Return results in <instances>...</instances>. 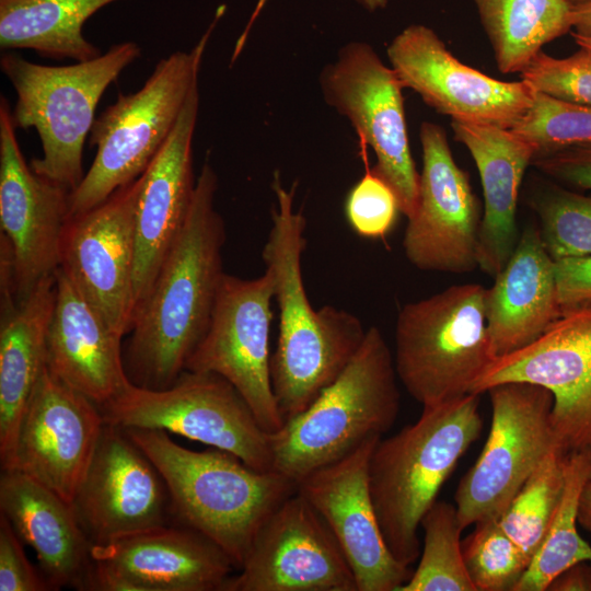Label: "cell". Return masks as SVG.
<instances>
[{
  "label": "cell",
  "instance_id": "6da1fadb",
  "mask_svg": "<svg viewBox=\"0 0 591 591\" xmlns=\"http://www.w3.org/2000/svg\"><path fill=\"white\" fill-rule=\"evenodd\" d=\"M218 176L205 162L183 229L137 308L124 358L135 385L170 386L204 337L225 275V224L215 206Z\"/></svg>",
  "mask_w": 591,
  "mask_h": 591
},
{
  "label": "cell",
  "instance_id": "7a4b0ae2",
  "mask_svg": "<svg viewBox=\"0 0 591 591\" xmlns=\"http://www.w3.org/2000/svg\"><path fill=\"white\" fill-rule=\"evenodd\" d=\"M275 205L262 258L274 283L279 335L270 358L274 394L285 421L305 409L346 368L367 329L352 313L333 305L315 310L302 275L306 219L296 209L297 183L285 187L278 171Z\"/></svg>",
  "mask_w": 591,
  "mask_h": 591
},
{
  "label": "cell",
  "instance_id": "3957f363",
  "mask_svg": "<svg viewBox=\"0 0 591 591\" xmlns=\"http://www.w3.org/2000/svg\"><path fill=\"white\" fill-rule=\"evenodd\" d=\"M125 430L162 474L173 522L210 538L237 570L262 524L298 490L285 475L254 470L227 451L189 450L164 430Z\"/></svg>",
  "mask_w": 591,
  "mask_h": 591
},
{
  "label": "cell",
  "instance_id": "277c9868",
  "mask_svg": "<svg viewBox=\"0 0 591 591\" xmlns=\"http://www.w3.org/2000/svg\"><path fill=\"white\" fill-rule=\"evenodd\" d=\"M479 395L424 406L414 424L381 438L372 452L369 482L378 520L390 552L407 567L420 555L424 514L483 431Z\"/></svg>",
  "mask_w": 591,
  "mask_h": 591
},
{
  "label": "cell",
  "instance_id": "5b68a950",
  "mask_svg": "<svg viewBox=\"0 0 591 591\" xmlns=\"http://www.w3.org/2000/svg\"><path fill=\"white\" fill-rule=\"evenodd\" d=\"M394 358L371 326L340 374L301 413L269 433L273 471L299 484L394 425L399 391Z\"/></svg>",
  "mask_w": 591,
  "mask_h": 591
},
{
  "label": "cell",
  "instance_id": "8992f818",
  "mask_svg": "<svg viewBox=\"0 0 591 591\" xmlns=\"http://www.w3.org/2000/svg\"><path fill=\"white\" fill-rule=\"evenodd\" d=\"M140 56L134 42L113 45L105 54L68 66H45L16 54L1 56L0 68L14 88L16 128H35L43 157L32 170L73 192L84 177L83 147L105 90Z\"/></svg>",
  "mask_w": 591,
  "mask_h": 591
},
{
  "label": "cell",
  "instance_id": "52a82bcc",
  "mask_svg": "<svg viewBox=\"0 0 591 591\" xmlns=\"http://www.w3.org/2000/svg\"><path fill=\"white\" fill-rule=\"evenodd\" d=\"M224 10V5L217 10L189 51H175L161 59L140 90L119 93L116 102L95 118L90 143L96 147V154L80 185L71 192L70 218L99 206L147 170L198 82L202 56Z\"/></svg>",
  "mask_w": 591,
  "mask_h": 591
},
{
  "label": "cell",
  "instance_id": "ba28073f",
  "mask_svg": "<svg viewBox=\"0 0 591 591\" xmlns=\"http://www.w3.org/2000/svg\"><path fill=\"white\" fill-rule=\"evenodd\" d=\"M486 288L454 285L405 304L395 326L394 363L424 406L460 398L496 359L486 323Z\"/></svg>",
  "mask_w": 591,
  "mask_h": 591
},
{
  "label": "cell",
  "instance_id": "9c48e42d",
  "mask_svg": "<svg viewBox=\"0 0 591 591\" xmlns=\"http://www.w3.org/2000/svg\"><path fill=\"white\" fill-rule=\"evenodd\" d=\"M99 407L107 424L164 430L232 453L254 470L273 471L269 433L245 398L219 374L184 370L161 390L129 382Z\"/></svg>",
  "mask_w": 591,
  "mask_h": 591
},
{
  "label": "cell",
  "instance_id": "30bf717a",
  "mask_svg": "<svg viewBox=\"0 0 591 591\" xmlns=\"http://www.w3.org/2000/svg\"><path fill=\"white\" fill-rule=\"evenodd\" d=\"M491 426L474 465L454 495L463 529L499 519L546 454L557 445L551 426L553 394L529 382H505L486 391Z\"/></svg>",
  "mask_w": 591,
  "mask_h": 591
},
{
  "label": "cell",
  "instance_id": "8fae6325",
  "mask_svg": "<svg viewBox=\"0 0 591 591\" xmlns=\"http://www.w3.org/2000/svg\"><path fill=\"white\" fill-rule=\"evenodd\" d=\"M320 88L324 101L349 120L359 144L373 150L372 170L393 188L401 212L412 217L419 173L408 140L404 88L394 70L369 44L350 42L322 69Z\"/></svg>",
  "mask_w": 591,
  "mask_h": 591
},
{
  "label": "cell",
  "instance_id": "7c38bea8",
  "mask_svg": "<svg viewBox=\"0 0 591 591\" xmlns=\"http://www.w3.org/2000/svg\"><path fill=\"white\" fill-rule=\"evenodd\" d=\"M273 300L274 283L267 270L253 279L225 274L208 328L185 367L228 380L268 433L285 424L270 374Z\"/></svg>",
  "mask_w": 591,
  "mask_h": 591
},
{
  "label": "cell",
  "instance_id": "4fadbf2b",
  "mask_svg": "<svg viewBox=\"0 0 591 591\" xmlns=\"http://www.w3.org/2000/svg\"><path fill=\"white\" fill-rule=\"evenodd\" d=\"M8 100L0 101L1 252L11 268L10 298L27 294L60 265L71 192L36 174L19 146Z\"/></svg>",
  "mask_w": 591,
  "mask_h": 591
},
{
  "label": "cell",
  "instance_id": "5bb4252c",
  "mask_svg": "<svg viewBox=\"0 0 591 591\" xmlns=\"http://www.w3.org/2000/svg\"><path fill=\"white\" fill-rule=\"evenodd\" d=\"M514 381L553 394L551 426L564 453L591 452V306L561 313L535 341L495 359L471 393Z\"/></svg>",
  "mask_w": 591,
  "mask_h": 591
},
{
  "label": "cell",
  "instance_id": "9a60e30c",
  "mask_svg": "<svg viewBox=\"0 0 591 591\" xmlns=\"http://www.w3.org/2000/svg\"><path fill=\"white\" fill-rule=\"evenodd\" d=\"M422 169L417 204L408 218L403 248L420 270L465 274L478 267L482 222L479 202L468 175L452 157L443 128L420 126Z\"/></svg>",
  "mask_w": 591,
  "mask_h": 591
},
{
  "label": "cell",
  "instance_id": "2e32d148",
  "mask_svg": "<svg viewBox=\"0 0 591 591\" xmlns=\"http://www.w3.org/2000/svg\"><path fill=\"white\" fill-rule=\"evenodd\" d=\"M386 54L402 86L452 120L511 129L534 101L536 92L528 82L497 80L461 62L422 24L404 28Z\"/></svg>",
  "mask_w": 591,
  "mask_h": 591
},
{
  "label": "cell",
  "instance_id": "e0dca14e",
  "mask_svg": "<svg viewBox=\"0 0 591 591\" xmlns=\"http://www.w3.org/2000/svg\"><path fill=\"white\" fill-rule=\"evenodd\" d=\"M70 505L93 545L173 523L162 474L125 429L107 422Z\"/></svg>",
  "mask_w": 591,
  "mask_h": 591
},
{
  "label": "cell",
  "instance_id": "ac0fdd59",
  "mask_svg": "<svg viewBox=\"0 0 591 591\" xmlns=\"http://www.w3.org/2000/svg\"><path fill=\"white\" fill-rule=\"evenodd\" d=\"M139 178L69 218L59 268L107 326L125 336L135 314L136 205Z\"/></svg>",
  "mask_w": 591,
  "mask_h": 591
},
{
  "label": "cell",
  "instance_id": "d6986e66",
  "mask_svg": "<svg viewBox=\"0 0 591 591\" xmlns=\"http://www.w3.org/2000/svg\"><path fill=\"white\" fill-rule=\"evenodd\" d=\"M239 571L223 591H357L336 538L298 490L262 524Z\"/></svg>",
  "mask_w": 591,
  "mask_h": 591
},
{
  "label": "cell",
  "instance_id": "ffe728a7",
  "mask_svg": "<svg viewBox=\"0 0 591 591\" xmlns=\"http://www.w3.org/2000/svg\"><path fill=\"white\" fill-rule=\"evenodd\" d=\"M91 591H223L236 569L215 542L171 523L93 545Z\"/></svg>",
  "mask_w": 591,
  "mask_h": 591
},
{
  "label": "cell",
  "instance_id": "44dd1931",
  "mask_svg": "<svg viewBox=\"0 0 591 591\" xmlns=\"http://www.w3.org/2000/svg\"><path fill=\"white\" fill-rule=\"evenodd\" d=\"M381 438L369 439L298 484V491L336 538L355 576L357 591H398L413 572L390 552L370 491V459Z\"/></svg>",
  "mask_w": 591,
  "mask_h": 591
},
{
  "label": "cell",
  "instance_id": "7402d4cb",
  "mask_svg": "<svg viewBox=\"0 0 591 591\" xmlns=\"http://www.w3.org/2000/svg\"><path fill=\"white\" fill-rule=\"evenodd\" d=\"M105 420L97 404L45 367L21 419L13 467L71 502Z\"/></svg>",
  "mask_w": 591,
  "mask_h": 591
},
{
  "label": "cell",
  "instance_id": "603a6c76",
  "mask_svg": "<svg viewBox=\"0 0 591 591\" xmlns=\"http://www.w3.org/2000/svg\"><path fill=\"white\" fill-rule=\"evenodd\" d=\"M199 112L196 82L167 140L139 177L136 205L135 312L187 219L195 193L193 139ZM135 315V314H134Z\"/></svg>",
  "mask_w": 591,
  "mask_h": 591
},
{
  "label": "cell",
  "instance_id": "cb8c5ba5",
  "mask_svg": "<svg viewBox=\"0 0 591 591\" xmlns=\"http://www.w3.org/2000/svg\"><path fill=\"white\" fill-rule=\"evenodd\" d=\"M0 513L35 552L50 590L91 591L93 544L68 501L18 470H1Z\"/></svg>",
  "mask_w": 591,
  "mask_h": 591
},
{
  "label": "cell",
  "instance_id": "d4e9b609",
  "mask_svg": "<svg viewBox=\"0 0 591 591\" xmlns=\"http://www.w3.org/2000/svg\"><path fill=\"white\" fill-rule=\"evenodd\" d=\"M55 277L46 367L61 382L101 406L130 382L121 354L123 337L107 326L59 267Z\"/></svg>",
  "mask_w": 591,
  "mask_h": 591
},
{
  "label": "cell",
  "instance_id": "484cf974",
  "mask_svg": "<svg viewBox=\"0 0 591 591\" xmlns=\"http://www.w3.org/2000/svg\"><path fill=\"white\" fill-rule=\"evenodd\" d=\"M454 138L470 151L478 170L484 212L478 236V267L496 276L520 239L517 224L519 189L537 152L512 129L494 125L451 121Z\"/></svg>",
  "mask_w": 591,
  "mask_h": 591
},
{
  "label": "cell",
  "instance_id": "4316f807",
  "mask_svg": "<svg viewBox=\"0 0 591 591\" xmlns=\"http://www.w3.org/2000/svg\"><path fill=\"white\" fill-rule=\"evenodd\" d=\"M486 289L487 331L497 358L533 341L560 316L554 259L545 250L538 228L529 227L505 267Z\"/></svg>",
  "mask_w": 591,
  "mask_h": 591
},
{
  "label": "cell",
  "instance_id": "83f0119b",
  "mask_svg": "<svg viewBox=\"0 0 591 591\" xmlns=\"http://www.w3.org/2000/svg\"><path fill=\"white\" fill-rule=\"evenodd\" d=\"M55 274L27 294L1 302L0 462L13 467L19 426L46 367V338L55 305Z\"/></svg>",
  "mask_w": 591,
  "mask_h": 591
},
{
  "label": "cell",
  "instance_id": "f1b7e54d",
  "mask_svg": "<svg viewBox=\"0 0 591 591\" xmlns=\"http://www.w3.org/2000/svg\"><path fill=\"white\" fill-rule=\"evenodd\" d=\"M117 0H0V47L56 59L101 55L82 33L86 20Z\"/></svg>",
  "mask_w": 591,
  "mask_h": 591
},
{
  "label": "cell",
  "instance_id": "f546056e",
  "mask_svg": "<svg viewBox=\"0 0 591 591\" xmlns=\"http://www.w3.org/2000/svg\"><path fill=\"white\" fill-rule=\"evenodd\" d=\"M472 1L503 73H521L544 45L571 30L567 0Z\"/></svg>",
  "mask_w": 591,
  "mask_h": 591
},
{
  "label": "cell",
  "instance_id": "4dcf8cb0",
  "mask_svg": "<svg viewBox=\"0 0 591 591\" xmlns=\"http://www.w3.org/2000/svg\"><path fill=\"white\" fill-rule=\"evenodd\" d=\"M591 480V452L567 456L564 491L546 535L513 591H545L571 567L591 561V545L578 533L582 490Z\"/></svg>",
  "mask_w": 591,
  "mask_h": 591
},
{
  "label": "cell",
  "instance_id": "1f68e13d",
  "mask_svg": "<svg viewBox=\"0 0 591 591\" xmlns=\"http://www.w3.org/2000/svg\"><path fill=\"white\" fill-rule=\"evenodd\" d=\"M424 546L419 564L398 591H476L462 555L456 507L441 500L424 514Z\"/></svg>",
  "mask_w": 591,
  "mask_h": 591
},
{
  "label": "cell",
  "instance_id": "d6a6232c",
  "mask_svg": "<svg viewBox=\"0 0 591 591\" xmlns=\"http://www.w3.org/2000/svg\"><path fill=\"white\" fill-rule=\"evenodd\" d=\"M567 456L555 445L498 519L502 530L530 561L538 551L561 498Z\"/></svg>",
  "mask_w": 591,
  "mask_h": 591
},
{
  "label": "cell",
  "instance_id": "836d02e7",
  "mask_svg": "<svg viewBox=\"0 0 591 591\" xmlns=\"http://www.w3.org/2000/svg\"><path fill=\"white\" fill-rule=\"evenodd\" d=\"M461 546L466 571L476 591H513L530 564L498 519L475 523Z\"/></svg>",
  "mask_w": 591,
  "mask_h": 591
},
{
  "label": "cell",
  "instance_id": "e575fe53",
  "mask_svg": "<svg viewBox=\"0 0 591 591\" xmlns=\"http://www.w3.org/2000/svg\"><path fill=\"white\" fill-rule=\"evenodd\" d=\"M536 157L591 143V106L536 92L526 114L511 128Z\"/></svg>",
  "mask_w": 591,
  "mask_h": 591
},
{
  "label": "cell",
  "instance_id": "d590c367",
  "mask_svg": "<svg viewBox=\"0 0 591 591\" xmlns=\"http://www.w3.org/2000/svg\"><path fill=\"white\" fill-rule=\"evenodd\" d=\"M540 236L554 259L591 255V196L554 188L534 202Z\"/></svg>",
  "mask_w": 591,
  "mask_h": 591
},
{
  "label": "cell",
  "instance_id": "8d00e7d4",
  "mask_svg": "<svg viewBox=\"0 0 591 591\" xmlns=\"http://www.w3.org/2000/svg\"><path fill=\"white\" fill-rule=\"evenodd\" d=\"M366 172L349 190L345 213L350 228L360 236L381 239L394 228L398 198L393 188L368 165L367 148L360 146Z\"/></svg>",
  "mask_w": 591,
  "mask_h": 591
},
{
  "label": "cell",
  "instance_id": "74e56055",
  "mask_svg": "<svg viewBox=\"0 0 591 591\" xmlns=\"http://www.w3.org/2000/svg\"><path fill=\"white\" fill-rule=\"evenodd\" d=\"M535 92L575 104L591 106V51L555 58L540 51L520 73Z\"/></svg>",
  "mask_w": 591,
  "mask_h": 591
},
{
  "label": "cell",
  "instance_id": "f35d334b",
  "mask_svg": "<svg viewBox=\"0 0 591 591\" xmlns=\"http://www.w3.org/2000/svg\"><path fill=\"white\" fill-rule=\"evenodd\" d=\"M24 543L0 513V591L50 590L42 571L28 560Z\"/></svg>",
  "mask_w": 591,
  "mask_h": 591
},
{
  "label": "cell",
  "instance_id": "ab89813d",
  "mask_svg": "<svg viewBox=\"0 0 591 591\" xmlns=\"http://www.w3.org/2000/svg\"><path fill=\"white\" fill-rule=\"evenodd\" d=\"M560 312L591 306V255L554 260Z\"/></svg>",
  "mask_w": 591,
  "mask_h": 591
},
{
  "label": "cell",
  "instance_id": "60d3db41",
  "mask_svg": "<svg viewBox=\"0 0 591 591\" xmlns=\"http://www.w3.org/2000/svg\"><path fill=\"white\" fill-rule=\"evenodd\" d=\"M532 164L554 179L591 190V143L535 157Z\"/></svg>",
  "mask_w": 591,
  "mask_h": 591
},
{
  "label": "cell",
  "instance_id": "b9f144b4",
  "mask_svg": "<svg viewBox=\"0 0 591 591\" xmlns=\"http://www.w3.org/2000/svg\"><path fill=\"white\" fill-rule=\"evenodd\" d=\"M552 591H591V565L578 564L559 577L549 586Z\"/></svg>",
  "mask_w": 591,
  "mask_h": 591
},
{
  "label": "cell",
  "instance_id": "7bdbcfd3",
  "mask_svg": "<svg viewBox=\"0 0 591 591\" xmlns=\"http://www.w3.org/2000/svg\"><path fill=\"white\" fill-rule=\"evenodd\" d=\"M570 24L575 33L591 36V0L571 5Z\"/></svg>",
  "mask_w": 591,
  "mask_h": 591
},
{
  "label": "cell",
  "instance_id": "ee69618b",
  "mask_svg": "<svg viewBox=\"0 0 591 591\" xmlns=\"http://www.w3.org/2000/svg\"><path fill=\"white\" fill-rule=\"evenodd\" d=\"M578 522L591 533V480L587 483L580 497Z\"/></svg>",
  "mask_w": 591,
  "mask_h": 591
},
{
  "label": "cell",
  "instance_id": "f6af8a7d",
  "mask_svg": "<svg viewBox=\"0 0 591 591\" xmlns=\"http://www.w3.org/2000/svg\"><path fill=\"white\" fill-rule=\"evenodd\" d=\"M355 1L370 12L384 9L387 4V0H355Z\"/></svg>",
  "mask_w": 591,
  "mask_h": 591
},
{
  "label": "cell",
  "instance_id": "bcb514c9",
  "mask_svg": "<svg viewBox=\"0 0 591 591\" xmlns=\"http://www.w3.org/2000/svg\"><path fill=\"white\" fill-rule=\"evenodd\" d=\"M572 37L580 48H584L591 51V36L580 35L573 32Z\"/></svg>",
  "mask_w": 591,
  "mask_h": 591
},
{
  "label": "cell",
  "instance_id": "7dc6e473",
  "mask_svg": "<svg viewBox=\"0 0 591 591\" xmlns=\"http://www.w3.org/2000/svg\"><path fill=\"white\" fill-rule=\"evenodd\" d=\"M571 5L573 4H578V3H581V2H584V1H588V0H567Z\"/></svg>",
  "mask_w": 591,
  "mask_h": 591
}]
</instances>
